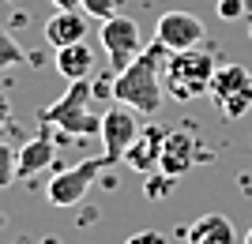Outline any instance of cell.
Listing matches in <instances>:
<instances>
[{"mask_svg":"<svg viewBox=\"0 0 252 244\" xmlns=\"http://www.w3.org/2000/svg\"><path fill=\"white\" fill-rule=\"evenodd\" d=\"M166 45L151 42L136 60L128 64L125 72L113 75V102H125L143 117H155L162 109V98H166V86H162V60H166Z\"/></svg>","mask_w":252,"mask_h":244,"instance_id":"6da1fadb","label":"cell"},{"mask_svg":"<svg viewBox=\"0 0 252 244\" xmlns=\"http://www.w3.org/2000/svg\"><path fill=\"white\" fill-rule=\"evenodd\" d=\"M215 72H219L215 49H203V45L177 49V53H166V60H162V86L173 102H192L203 90H211Z\"/></svg>","mask_w":252,"mask_h":244,"instance_id":"7a4b0ae2","label":"cell"},{"mask_svg":"<svg viewBox=\"0 0 252 244\" xmlns=\"http://www.w3.org/2000/svg\"><path fill=\"white\" fill-rule=\"evenodd\" d=\"M91 98H94V83H91V79H72L68 90L38 113V120L64 128L68 136H98V132H102V117H94V113L87 109Z\"/></svg>","mask_w":252,"mask_h":244,"instance_id":"3957f363","label":"cell"},{"mask_svg":"<svg viewBox=\"0 0 252 244\" xmlns=\"http://www.w3.org/2000/svg\"><path fill=\"white\" fill-rule=\"evenodd\" d=\"M211 98L226 120H241L252 109V72L245 64H222L211 79Z\"/></svg>","mask_w":252,"mask_h":244,"instance_id":"277c9868","label":"cell"},{"mask_svg":"<svg viewBox=\"0 0 252 244\" xmlns=\"http://www.w3.org/2000/svg\"><path fill=\"white\" fill-rule=\"evenodd\" d=\"M102 165H109V158H83L79 165H72V169H61L49 177V188H45V199L53 203V207H75V203L87 199V191H91V184L98 181V173H102Z\"/></svg>","mask_w":252,"mask_h":244,"instance_id":"5b68a950","label":"cell"},{"mask_svg":"<svg viewBox=\"0 0 252 244\" xmlns=\"http://www.w3.org/2000/svg\"><path fill=\"white\" fill-rule=\"evenodd\" d=\"M143 132L139 128V113L132 106H125V102H113V106L102 113V132H98V139H102V154L109 158V165H117V162H125L128 147L136 143V136Z\"/></svg>","mask_w":252,"mask_h":244,"instance_id":"8992f818","label":"cell"},{"mask_svg":"<svg viewBox=\"0 0 252 244\" xmlns=\"http://www.w3.org/2000/svg\"><path fill=\"white\" fill-rule=\"evenodd\" d=\"M102 49L109 56V68L117 72H125L128 64L136 60L147 45H143V34H139V23L128 19V15H113V19L102 23Z\"/></svg>","mask_w":252,"mask_h":244,"instance_id":"52a82bcc","label":"cell"},{"mask_svg":"<svg viewBox=\"0 0 252 244\" xmlns=\"http://www.w3.org/2000/svg\"><path fill=\"white\" fill-rule=\"evenodd\" d=\"M203 38H207V30H203V23L192 11H166V15H158L155 42H162L169 53L196 49V45H203Z\"/></svg>","mask_w":252,"mask_h":244,"instance_id":"ba28073f","label":"cell"},{"mask_svg":"<svg viewBox=\"0 0 252 244\" xmlns=\"http://www.w3.org/2000/svg\"><path fill=\"white\" fill-rule=\"evenodd\" d=\"M200 143L192 132H166V147H162V162H158V169L169 173V177H185V173L200 162Z\"/></svg>","mask_w":252,"mask_h":244,"instance_id":"9c48e42d","label":"cell"},{"mask_svg":"<svg viewBox=\"0 0 252 244\" xmlns=\"http://www.w3.org/2000/svg\"><path fill=\"white\" fill-rule=\"evenodd\" d=\"M162 147H166V128H158V124H147L143 132L136 136V143L128 147L125 154V165L132 173H155L158 169V162H162Z\"/></svg>","mask_w":252,"mask_h":244,"instance_id":"30bf717a","label":"cell"},{"mask_svg":"<svg viewBox=\"0 0 252 244\" xmlns=\"http://www.w3.org/2000/svg\"><path fill=\"white\" fill-rule=\"evenodd\" d=\"M45 45H53V49H64V45H75V42H87V11L83 8H57L45 19Z\"/></svg>","mask_w":252,"mask_h":244,"instance_id":"8fae6325","label":"cell"},{"mask_svg":"<svg viewBox=\"0 0 252 244\" xmlns=\"http://www.w3.org/2000/svg\"><path fill=\"white\" fill-rule=\"evenodd\" d=\"M53 162H57V147H53L49 124H42V132H38L31 143H23V147H19V177H27V181H31L34 173L49 169Z\"/></svg>","mask_w":252,"mask_h":244,"instance_id":"7c38bea8","label":"cell"},{"mask_svg":"<svg viewBox=\"0 0 252 244\" xmlns=\"http://www.w3.org/2000/svg\"><path fill=\"white\" fill-rule=\"evenodd\" d=\"M185 241L189 244H233L237 233H233V222L226 214H203V218H196L189 225Z\"/></svg>","mask_w":252,"mask_h":244,"instance_id":"4fadbf2b","label":"cell"},{"mask_svg":"<svg viewBox=\"0 0 252 244\" xmlns=\"http://www.w3.org/2000/svg\"><path fill=\"white\" fill-rule=\"evenodd\" d=\"M57 72H61L68 83H72V79H91V75H94V49L87 42L57 49Z\"/></svg>","mask_w":252,"mask_h":244,"instance_id":"5bb4252c","label":"cell"},{"mask_svg":"<svg viewBox=\"0 0 252 244\" xmlns=\"http://www.w3.org/2000/svg\"><path fill=\"white\" fill-rule=\"evenodd\" d=\"M15 177H19V150L8 147V143H0V191L8 188Z\"/></svg>","mask_w":252,"mask_h":244,"instance_id":"9a60e30c","label":"cell"},{"mask_svg":"<svg viewBox=\"0 0 252 244\" xmlns=\"http://www.w3.org/2000/svg\"><path fill=\"white\" fill-rule=\"evenodd\" d=\"M23 60H27L23 45L15 42L8 30H0V72H4V68H15V64H23Z\"/></svg>","mask_w":252,"mask_h":244,"instance_id":"2e32d148","label":"cell"},{"mask_svg":"<svg viewBox=\"0 0 252 244\" xmlns=\"http://www.w3.org/2000/svg\"><path fill=\"white\" fill-rule=\"evenodd\" d=\"M173 184H177V177H169V173H162V169H155V173H147V199H166V191H173Z\"/></svg>","mask_w":252,"mask_h":244,"instance_id":"e0dca14e","label":"cell"},{"mask_svg":"<svg viewBox=\"0 0 252 244\" xmlns=\"http://www.w3.org/2000/svg\"><path fill=\"white\" fill-rule=\"evenodd\" d=\"M79 4H83V11L87 15H94V19H113V15H121V4H125V0H79Z\"/></svg>","mask_w":252,"mask_h":244,"instance_id":"ac0fdd59","label":"cell"},{"mask_svg":"<svg viewBox=\"0 0 252 244\" xmlns=\"http://www.w3.org/2000/svg\"><path fill=\"white\" fill-rule=\"evenodd\" d=\"M241 11H245V0H219V15L226 23H237V19H241Z\"/></svg>","mask_w":252,"mask_h":244,"instance_id":"d6986e66","label":"cell"},{"mask_svg":"<svg viewBox=\"0 0 252 244\" xmlns=\"http://www.w3.org/2000/svg\"><path fill=\"white\" fill-rule=\"evenodd\" d=\"M125 244H169L162 233H155V229H143V233H136V237H128Z\"/></svg>","mask_w":252,"mask_h":244,"instance_id":"ffe728a7","label":"cell"},{"mask_svg":"<svg viewBox=\"0 0 252 244\" xmlns=\"http://www.w3.org/2000/svg\"><path fill=\"white\" fill-rule=\"evenodd\" d=\"M8 120H11V102H8L4 94H0V132L8 128Z\"/></svg>","mask_w":252,"mask_h":244,"instance_id":"44dd1931","label":"cell"},{"mask_svg":"<svg viewBox=\"0 0 252 244\" xmlns=\"http://www.w3.org/2000/svg\"><path fill=\"white\" fill-rule=\"evenodd\" d=\"M53 8H68V11H75V8H83V4H79V0H49Z\"/></svg>","mask_w":252,"mask_h":244,"instance_id":"7402d4cb","label":"cell"},{"mask_svg":"<svg viewBox=\"0 0 252 244\" xmlns=\"http://www.w3.org/2000/svg\"><path fill=\"white\" fill-rule=\"evenodd\" d=\"M245 244H252V229H249V233H245Z\"/></svg>","mask_w":252,"mask_h":244,"instance_id":"603a6c76","label":"cell"}]
</instances>
